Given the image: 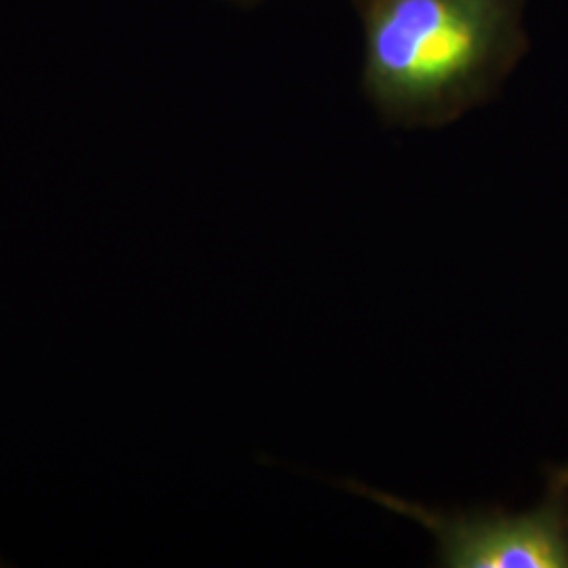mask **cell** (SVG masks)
Returning <instances> with one entry per match:
<instances>
[{
  "instance_id": "6da1fadb",
  "label": "cell",
  "mask_w": 568,
  "mask_h": 568,
  "mask_svg": "<svg viewBox=\"0 0 568 568\" xmlns=\"http://www.w3.org/2000/svg\"><path fill=\"white\" fill-rule=\"evenodd\" d=\"M527 0H352L363 91L387 124L445 126L488 102L527 55Z\"/></svg>"
},
{
  "instance_id": "7a4b0ae2",
  "label": "cell",
  "mask_w": 568,
  "mask_h": 568,
  "mask_svg": "<svg viewBox=\"0 0 568 568\" xmlns=\"http://www.w3.org/2000/svg\"><path fill=\"white\" fill-rule=\"evenodd\" d=\"M347 487L422 523L436 537L443 567L568 568V466L549 469L544 501L523 514L504 509L438 514L363 485Z\"/></svg>"
},
{
  "instance_id": "3957f363",
  "label": "cell",
  "mask_w": 568,
  "mask_h": 568,
  "mask_svg": "<svg viewBox=\"0 0 568 568\" xmlns=\"http://www.w3.org/2000/svg\"><path fill=\"white\" fill-rule=\"evenodd\" d=\"M236 2H241V4H255V2H260V0H236Z\"/></svg>"
}]
</instances>
